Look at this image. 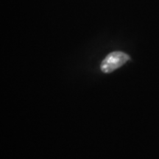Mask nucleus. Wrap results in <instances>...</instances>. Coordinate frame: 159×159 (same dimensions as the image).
<instances>
[{
    "instance_id": "f257e3e1",
    "label": "nucleus",
    "mask_w": 159,
    "mask_h": 159,
    "mask_svg": "<svg viewBox=\"0 0 159 159\" xmlns=\"http://www.w3.org/2000/svg\"><path fill=\"white\" fill-rule=\"evenodd\" d=\"M130 59V56L122 52H113L105 57L101 63L100 68L102 72L111 73L120 68Z\"/></svg>"
}]
</instances>
